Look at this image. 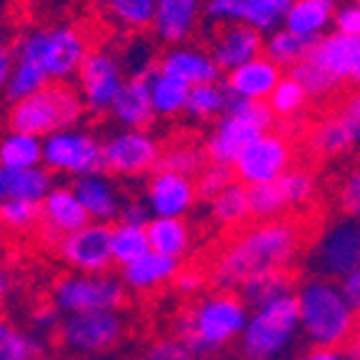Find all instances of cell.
Returning a JSON list of instances; mask_svg holds the SVG:
<instances>
[{"label": "cell", "instance_id": "cell-1", "mask_svg": "<svg viewBox=\"0 0 360 360\" xmlns=\"http://www.w3.org/2000/svg\"><path fill=\"white\" fill-rule=\"evenodd\" d=\"M303 236L290 220H260L238 233L220 250L210 268V283L218 290L236 292L248 278L263 270H288L300 255Z\"/></svg>", "mask_w": 360, "mask_h": 360}, {"label": "cell", "instance_id": "cell-2", "mask_svg": "<svg viewBox=\"0 0 360 360\" xmlns=\"http://www.w3.org/2000/svg\"><path fill=\"white\" fill-rule=\"evenodd\" d=\"M248 305L240 295L228 290H215L198 298L178 315V340L195 358H215L225 348L238 343L243 326L248 321Z\"/></svg>", "mask_w": 360, "mask_h": 360}, {"label": "cell", "instance_id": "cell-3", "mask_svg": "<svg viewBox=\"0 0 360 360\" xmlns=\"http://www.w3.org/2000/svg\"><path fill=\"white\" fill-rule=\"evenodd\" d=\"M300 338L310 348L340 350L358 333V313L345 303L335 281L305 278L295 285Z\"/></svg>", "mask_w": 360, "mask_h": 360}, {"label": "cell", "instance_id": "cell-4", "mask_svg": "<svg viewBox=\"0 0 360 360\" xmlns=\"http://www.w3.org/2000/svg\"><path fill=\"white\" fill-rule=\"evenodd\" d=\"M300 340L298 308L295 298L288 295L248 313L238 338V353L243 360H290Z\"/></svg>", "mask_w": 360, "mask_h": 360}, {"label": "cell", "instance_id": "cell-5", "mask_svg": "<svg viewBox=\"0 0 360 360\" xmlns=\"http://www.w3.org/2000/svg\"><path fill=\"white\" fill-rule=\"evenodd\" d=\"M276 123V115L270 112L268 103H250L238 101L228 96L225 112L218 118L215 128L210 130L208 141H205V160L215 165L233 168L243 150H245L255 138L268 133Z\"/></svg>", "mask_w": 360, "mask_h": 360}, {"label": "cell", "instance_id": "cell-6", "mask_svg": "<svg viewBox=\"0 0 360 360\" xmlns=\"http://www.w3.org/2000/svg\"><path fill=\"white\" fill-rule=\"evenodd\" d=\"M83 103L70 85L51 83L38 90L35 96L13 103L8 123H11V130L43 141L58 130L75 128L78 120L83 118Z\"/></svg>", "mask_w": 360, "mask_h": 360}, {"label": "cell", "instance_id": "cell-7", "mask_svg": "<svg viewBox=\"0 0 360 360\" xmlns=\"http://www.w3.org/2000/svg\"><path fill=\"white\" fill-rule=\"evenodd\" d=\"M88 45L80 30L56 25V28H38L22 35L18 43L15 58L38 65L51 83H63L73 78L83 63Z\"/></svg>", "mask_w": 360, "mask_h": 360}, {"label": "cell", "instance_id": "cell-8", "mask_svg": "<svg viewBox=\"0 0 360 360\" xmlns=\"http://www.w3.org/2000/svg\"><path fill=\"white\" fill-rule=\"evenodd\" d=\"M303 265L310 278L340 281L360 268V220L338 218L310 243Z\"/></svg>", "mask_w": 360, "mask_h": 360}, {"label": "cell", "instance_id": "cell-9", "mask_svg": "<svg viewBox=\"0 0 360 360\" xmlns=\"http://www.w3.org/2000/svg\"><path fill=\"white\" fill-rule=\"evenodd\" d=\"M125 321L118 310H96V313L63 315L56 340L60 348L78 358L103 355L120 343Z\"/></svg>", "mask_w": 360, "mask_h": 360}, {"label": "cell", "instance_id": "cell-10", "mask_svg": "<svg viewBox=\"0 0 360 360\" xmlns=\"http://www.w3.org/2000/svg\"><path fill=\"white\" fill-rule=\"evenodd\" d=\"M125 300V288L112 273H68L53 285V305L63 315L118 310Z\"/></svg>", "mask_w": 360, "mask_h": 360}, {"label": "cell", "instance_id": "cell-11", "mask_svg": "<svg viewBox=\"0 0 360 360\" xmlns=\"http://www.w3.org/2000/svg\"><path fill=\"white\" fill-rule=\"evenodd\" d=\"M48 173L83 175L103 170L101 141L88 130L68 128L43 138V163Z\"/></svg>", "mask_w": 360, "mask_h": 360}, {"label": "cell", "instance_id": "cell-12", "mask_svg": "<svg viewBox=\"0 0 360 360\" xmlns=\"http://www.w3.org/2000/svg\"><path fill=\"white\" fill-rule=\"evenodd\" d=\"M160 146L148 130H115L101 143L103 170L118 178H138L158 168Z\"/></svg>", "mask_w": 360, "mask_h": 360}, {"label": "cell", "instance_id": "cell-13", "mask_svg": "<svg viewBox=\"0 0 360 360\" xmlns=\"http://www.w3.org/2000/svg\"><path fill=\"white\" fill-rule=\"evenodd\" d=\"M315 191H318V183L310 170L290 168L281 178L270 180L265 186L248 188L250 215L260 220H278V215L313 200Z\"/></svg>", "mask_w": 360, "mask_h": 360}, {"label": "cell", "instance_id": "cell-14", "mask_svg": "<svg viewBox=\"0 0 360 360\" xmlns=\"http://www.w3.org/2000/svg\"><path fill=\"white\" fill-rule=\"evenodd\" d=\"M292 163V146L283 133L268 130L260 138H255L233 163L236 178L240 186L255 188L265 186L270 180L281 178Z\"/></svg>", "mask_w": 360, "mask_h": 360}, {"label": "cell", "instance_id": "cell-15", "mask_svg": "<svg viewBox=\"0 0 360 360\" xmlns=\"http://www.w3.org/2000/svg\"><path fill=\"white\" fill-rule=\"evenodd\" d=\"M78 98L83 110L101 115L108 112L123 85V65L108 51H88L78 68Z\"/></svg>", "mask_w": 360, "mask_h": 360}, {"label": "cell", "instance_id": "cell-16", "mask_svg": "<svg viewBox=\"0 0 360 360\" xmlns=\"http://www.w3.org/2000/svg\"><path fill=\"white\" fill-rule=\"evenodd\" d=\"M58 258L73 268V273H110V225L88 223L80 231L56 243Z\"/></svg>", "mask_w": 360, "mask_h": 360}, {"label": "cell", "instance_id": "cell-17", "mask_svg": "<svg viewBox=\"0 0 360 360\" xmlns=\"http://www.w3.org/2000/svg\"><path fill=\"white\" fill-rule=\"evenodd\" d=\"M308 60L321 68L335 88L343 83L360 88V35L326 33L310 45Z\"/></svg>", "mask_w": 360, "mask_h": 360}, {"label": "cell", "instance_id": "cell-18", "mask_svg": "<svg viewBox=\"0 0 360 360\" xmlns=\"http://www.w3.org/2000/svg\"><path fill=\"white\" fill-rule=\"evenodd\" d=\"M195 180L173 170H153L146 186V208L153 218H186L195 208Z\"/></svg>", "mask_w": 360, "mask_h": 360}, {"label": "cell", "instance_id": "cell-19", "mask_svg": "<svg viewBox=\"0 0 360 360\" xmlns=\"http://www.w3.org/2000/svg\"><path fill=\"white\" fill-rule=\"evenodd\" d=\"M90 218L80 205L78 195L73 188L68 186H53L48 195L40 200V228L51 240H60V238L70 236V233L80 231L83 225H88Z\"/></svg>", "mask_w": 360, "mask_h": 360}, {"label": "cell", "instance_id": "cell-20", "mask_svg": "<svg viewBox=\"0 0 360 360\" xmlns=\"http://www.w3.org/2000/svg\"><path fill=\"white\" fill-rule=\"evenodd\" d=\"M70 188L78 195L90 223L110 225L112 220H118V213L123 208V193H120V188L115 186V180L108 173L98 170V173L75 178V183Z\"/></svg>", "mask_w": 360, "mask_h": 360}, {"label": "cell", "instance_id": "cell-21", "mask_svg": "<svg viewBox=\"0 0 360 360\" xmlns=\"http://www.w3.org/2000/svg\"><path fill=\"white\" fill-rule=\"evenodd\" d=\"M155 70L186 83L188 88L218 83L220 78V70L210 58V53L202 51V48H193V45H175V48L165 51L158 60Z\"/></svg>", "mask_w": 360, "mask_h": 360}, {"label": "cell", "instance_id": "cell-22", "mask_svg": "<svg viewBox=\"0 0 360 360\" xmlns=\"http://www.w3.org/2000/svg\"><path fill=\"white\" fill-rule=\"evenodd\" d=\"M283 78L281 68L273 65L265 56L248 60L245 65L236 68L228 73L225 80V93L238 101H250V103H268L270 93L276 90L278 80Z\"/></svg>", "mask_w": 360, "mask_h": 360}, {"label": "cell", "instance_id": "cell-23", "mask_svg": "<svg viewBox=\"0 0 360 360\" xmlns=\"http://www.w3.org/2000/svg\"><path fill=\"white\" fill-rule=\"evenodd\" d=\"M260 56H263V35L243 22L223 25V30L215 35L213 51H210V58L218 65V70H228V73Z\"/></svg>", "mask_w": 360, "mask_h": 360}, {"label": "cell", "instance_id": "cell-24", "mask_svg": "<svg viewBox=\"0 0 360 360\" xmlns=\"http://www.w3.org/2000/svg\"><path fill=\"white\" fill-rule=\"evenodd\" d=\"M112 120L123 130H148L155 120V110L150 103V88H148V75H130L123 80L118 96L112 101L110 110Z\"/></svg>", "mask_w": 360, "mask_h": 360}, {"label": "cell", "instance_id": "cell-25", "mask_svg": "<svg viewBox=\"0 0 360 360\" xmlns=\"http://www.w3.org/2000/svg\"><path fill=\"white\" fill-rule=\"evenodd\" d=\"M202 0H155L153 28L155 35L165 43L186 45L200 18Z\"/></svg>", "mask_w": 360, "mask_h": 360}, {"label": "cell", "instance_id": "cell-26", "mask_svg": "<svg viewBox=\"0 0 360 360\" xmlns=\"http://www.w3.org/2000/svg\"><path fill=\"white\" fill-rule=\"evenodd\" d=\"M338 0H292L283 28L303 40L315 43L333 25Z\"/></svg>", "mask_w": 360, "mask_h": 360}, {"label": "cell", "instance_id": "cell-27", "mask_svg": "<svg viewBox=\"0 0 360 360\" xmlns=\"http://www.w3.org/2000/svg\"><path fill=\"white\" fill-rule=\"evenodd\" d=\"M180 263L173 258H165V255L158 253H146L143 258L133 260V263L123 265L120 268V283L123 288H130L135 292H148L155 290L160 285H168L173 283V278L178 276Z\"/></svg>", "mask_w": 360, "mask_h": 360}, {"label": "cell", "instance_id": "cell-28", "mask_svg": "<svg viewBox=\"0 0 360 360\" xmlns=\"http://www.w3.org/2000/svg\"><path fill=\"white\" fill-rule=\"evenodd\" d=\"M148 245L153 253L165 255V258L183 260L191 253L193 236L186 220L180 218H150V223L146 225Z\"/></svg>", "mask_w": 360, "mask_h": 360}, {"label": "cell", "instance_id": "cell-29", "mask_svg": "<svg viewBox=\"0 0 360 360\" xmlns=\"http://www.w3.org/2000/svg\"><path fill=\"white\" fill-rule=\"evenodd\" d=\"M53 188V178L45 168L8 170L0 165V202L3 200H28L40 202Z\"/></svg>", "mask_w": 360, "mask_h": 360}, {"label": "cell", "instance_id": "cell-30", "mask_svg": "<svg viewBox=\"0 0 360 360\" xmlns=\"http://www.w3.org/2000/svg\"><path fill=\"white\" fill-rule=\"evenodd\" d=\"M292 292H295V281L288 270H263L240 285V300L248 305V310H253L288 298Z\"/></svg>", "mask_w": 360, "mask_h": 360}, {"label": "cell", "instance_id": "cell-31", "mask_svg": "<svg viewBox=\"0 0 360 360\" xmlns=\"http://www.w3.org/2000/svg\"><path fill=\"white\" fill-rule=\"evenodd\" d=\"M43 163V141L11 130L0 138V165L8 170H30Z\"/></svg>", "mask_w": 360, "mask_h": 360}, {"label": "cell", "instance_id": "cell-32", "mask_svg": "<svg viewBox=\"0 0 360 360\" xmlns=\"http://www.w3.org/2000/svg\"><path fill=\"white\" fill-rule=\"evenodd\" d=\"M290 3L292 0H238V8H240L238 22L258 30L260 35H268L283 28Z\"/></svg>", "mask_w": 360, "mask_h": 360}, {"label": "cell", "instance_id": "cell-33", "mask_svg": "<svg viewBox=\"0 0 360 360\" xmlns=\"http://www.w3.org/2000/svg\"><path fill=\"white\" fill-rule=\"evenodd\" d=\"M148 88H150V103L153 110H155V118L158 115L175 118L186 110L188 90H191L186 83H180V80L170 78L160 70H153V73H148Z\"/></svg>", "mask_w": 360, "mask_h": 360}, {"label": "cell", "instance_id": "cell-34", "mask_svg": "<svg viewBox=\"0 0 360 360\" xmlns=\"http://www.w3.org/2000/svg\"><path fill=\"white\" fill-rule=\"evenodd\" d=\"M210 202V218L220 228H236L250 218V200H248V188L233 180L231 186L220 191Z\"/></svg>", "mask_w": 360, "mask_h": 360}, {"label": "cell", "instance_id": "cell-35", "mask_svg": "<svg viewBox=\"0 0 360 360\" xmlns=\"http://www.w3.org/2000/svg\"><path fill=\"white\" fill-rule=\"evenodd\" d=\"M45 343L25 328L0 318V360H40Z\"/></svg>", "mask_w": 360, "mask_h": 360}, {"label": "cell", "instance_id": "cell-36", "mask_svg": "<svg viewBox=\"0 0 360 360\" xmlns=\"http://www.w3.org/2000/svg\"><path fill=\"white\" fill-rule=\"evenodd\" d=\"M310 45H313L310 40L288 33L285 28L273 30V33H268V38H263L265 58L278 68H292L303 63L310 53Z\"/></svg>", "mask_w": 360, "mask_h": 360}, {"label": "cell", "instance_id": "cell-37", "mask_svg": "<svg viewBox=\"0 0 360 360\" xmlns=\"http://www.w3.org/2000/svg\"><path fill=\"white\" fill-rule=\"evenodd\" d=\"M146 253H150L146 228H141V225H125V223L112 225L110 228L112 265H120V268H123V265L143 258Z\"/></svg>", "mask_w": 360, "mask_h": 360}, {"label": "cell", "instance_id": "cell-38", "mask_svg": "<svg viewBox=\"0 0 360 360\" xmlns=\"http://www.w3.org/2000/svg\"><path fill=\"white\" fill-rule=\"evenodd\" d=\"M228 105V93L220 83H205L195 85V88L188 90V101H186V115L198 123H205V120L220 118Z\"/></svg>", "mask_w": 360, "mask_h": 360}, {"label": "cell", "instance_id": "cell-39", "mask_svg": "<svg viewBox=\"0 0 360 360\" xmlns=\"http://www.w3.org/2000/svg\"><path fill=\"white\" fill-rule=\"evenodd\" d=\"M45 85H51V80H48V75H45L38 65L15 58L13 70H11V78H8L6 90H3V93H6L13 103H18V101H22V98L35 96V93L43 90Z\"/></svg>", "mask_w": 360, "mask_h": 360}, {"label": "cell", "instance_id": "cell-40", "mask_svg": "<svg viewBox=\"0 0 360 360\" xmlns=\"http://www.w3.org/2000/svg\"><path fill=\"white\" fill-rule=\"evenodd\" d=\"M308 146H310V150L318 153V155H340V153L353 150L348 135H345L343 125H340V120H338L335 115L323 118L321 123L310 130Z\"/></svg>", "mask_w": 360, "mask_h": 360}, {"label": "cell", "instance_id": "cell-41", "mask_svg": "<svg viewBox=\"0 0 360 360\" xmlns=\"http://www.w3.org/2000/svg\"><path fill=\"white\" fill-rule=\"evenodd\" d=\"M308 93H305L303 88H300L295 80L290 78V75H285V78L278 80L276 90L270 93L268 98V108L273 115H278V118L283 120H292L298 118L300 112H303V108L308 105Z\"/></svg>", "mask_w": 360, "mask_h": 360}, {"label": "cell", "instance_id": "cell-42", "mask_svg": "<svg viewBox=\"0 0 360 360\" xmlns=\"http://www.w3.org/2000/svg\"><path fill=\"white\" fill-rule=\"evenodd\" d=\"M202 165H205V153H202V148L193 146V143H175L173 148L160 153V163H158V168L173 170V173L193 178V175L200 173Z\"/></svg>", "mask_w": 360, "mask_h": 360}, {"label": "cell", "instance_id": "cell-43", "mask_svg": "<svg viewBox=\"0 0 360 360\" xmlns=\"http://www.w3.org/2000/svg\"><path fill=\"white\" fill-rule=\"evenodd\" d=\"M108 11L123 28L141 30L153 25L155 0H108Z\"/></svg>", "mask_w": 360, "mask_h": 360}, {"label": "cell", "instance_id": "cell-44", "mask_svg": "<svg viewBox=\"0 0 360 360\" xmlns=\"http://www.w3.org/2000/svg\"><path fill=\"white\" fill-rule=\"evenodd\" d=\"M40 223V202L28 200H3L0 202V225L8 231H30Z\"/></svg>", "mask_w": 360, "mask_h": 360}, {"label": "cell", "instance_id": "cell-45", "mask_svg": "<svg viewBox=\"0 0 360 360\" xmlns=\"http://www.w3.org/2000/svg\"><path fill=\"white\" fill-rule=\"evenodd\" d=\"M290 78L308 93V98H326L335 90V83L315 63H310L308 58L290 68Z\"/></svg>", "mask_w": 360, "mask_h": 360}, {"label": "cell", "instance_id": "cell-46", "mask_svg": "<svg viewBox=\"0 0 360 360\" xmlns=\"http://www.w3.org/2000/svg\"><path fill=\"white\" fill-rule=\"evenodd\" d=\"M195 180V191H198V198H205V200H213L220 191L233 183V170L225 168V165H215V163H208L202 165V170L198 173Z\"/></svg>", "mask_w": 360, "mask_h": 360}, {"label": "cell", "instance_id": "cell-47", "mask_svg": "<svg viewBox=\"0 0 360 360\" xmlns=\"http://www.w3.org/2000/svg\"><path fill=\"white\" fill-rule=\"evenodd\" d=\"M338 205L348 218L360 220V165L350 168L338 186Z\"/></svg>", "mask_w": 360, "mask_h": 360}, {"label": "cell", "instance_id": "cell-48", "mask_svg": "<svg viewBox=\"0 0 360 360\" xmlns=\"http://www.w3.org/2000/svg\"><path fill=\"white\" fill-rule=\"evenodd\" d=\"M60 321H63V313L56 308V305H38V308L30 313V328L28 330L33 335H38L40 340L43 338H56L58 328H60Z\"/></svg>", "mask_w": 360, "mask_h": 360}, {"label": "cell", "instance_id": "cell-49", "mask_svg": "<svg viewBox=\"0 0 360 360\" xmlns=\"http://www.w3.org/2000/svg\"><path fill=\"white\" fill-rule=\"evenodd\" d=\"M335 118L340 120L345 135H348L350 146H360V88L353 96H348V101L340 105V110L335 112Z\"/></svg>", "mask_w": 360, "mask_h": 360}, {"label": "cell", "instance_id": "cell-50", "mask_svg": "<svg viewBox=\"0 0 360 360\" xmlns=\"http://www.w3.org/2000/svg\"><path fill=\"white\" fill-rule=\"evenodd\" d=\"M141 360H198V358L180 343L178 338H163V340H155L153 345H148L146 353L141 355Z\"/></svg>", "mask_w": 360, "mask_h": 360}, {"label": "cell", "instance_id": "cell-51", "mask_svg": "<svg viewBox=\"0 0 360 360\" xmlns=\"http://www.w3.org/2000/svg\"><path fill=\"white\" fill-rule=\"evenodd\" d=\"M205 15L213 22L233 25V22H238L240 8H238V0H208L205 3Z\"/></svg>", "mask_w": 360, "mask_h": 360}, {"label": "cell", "instance_id": "cell-52", "mask_svg": "<svg viewBox=\"0 0 360 360\" xmlns=\"http://www.w3.org/2000/svg\"><path fill=\"white\" fill-rule=\"evenodd\" d=\"M333 28H335L333 33H340V35H360V11L355 6L335 8Z\"/></svg>", "mask_w": 360, "mask_h": 360}, {"label": "cell", "instance_id": "cell-53", "mask_svg": "<svg viewBox=\"0 0 360 360\" xmlns=\"http://www.w3.org/2000/svg\"><path fill=\"white\" fill-rule=\"evenodd\" d=\"M205 273H200V270L195 268H186V270H178V276L173 278L175 283V290L183 292V295H198V292L202 290V285H205Z\"/></svg>", "mask_w": 360, "mask_h": 360}, {"label": "cell", "instance_id": "cell-54", "mask_svg": "<svg viewBox=\"0 0 360 360\" xmlns=\"http://www.w3.org/2000/svg\"><path fill=\"white\" fill-rule=\"evenodd\" d=\"M150 210L146 208V202L143 200H123V208L118 213V223H125V225H141L146 228L150 223Z\"/></svg>", "mask_w": 360, "mask_h": 360}, {"label": "cell", "instance_id": "cell-55", "mask_svg": "<svg viewBox=\"0 0 360 360\" xmlns=\"http://www.w3.org/2000/svg\"><path fill=\"white\" fill-rule=\"evenodd\" d=\"M335 283H338L340 295L345 298V303H348L355 313H360V268L353 270V273H348V276H343Z\"/></svg>", "mask_w": 360, "mask_h": 360}, {"label": "cell", "instance_id": "cell-56", "mask_svg": "<svg viewBox=\"0 0 360 360\" xmlns=\"http://www.w3.org/2000/svg\"><path fill=\"white\" fill-rule=\"evenodd\" d=\"M13 63H15V53L8 48V45L0 43V93L6 90V83L11 78V70H13Z\"/></svg>", "mask_w": 360, "mask_h": 360}, {"label": "cell", "instance_id": "cell-57", "mask_svg": "<svg viewBox=\"0 0 360 360\" xmlns=\"http://www.w3.org/2000/svg\"><path fill=\"white\" fill-rule=\"evenodd\" d=\"M292 360H343V350L330 348H308L305 353L295 355Z\"/></svg>", "mask_w": 360, "mask_h": 360}, {"label": "cell", "instance_id": "cell-58", "mask_svg": "<svg viewBox=\"0 0 360 360\" xmlns=\"http://www.w3.org/2000/svg\"><path fill=\"white\" fill-rule=\"evenodd\" d=\"M343 360H360V333H355L348 343H345Z\"/></svg>", "mask_w": 360, "mask_h": 360}, {"label": "cell", "instance_id": "cell-59", "mask_svg": "<svg viewBox=\"0 0 360 360\" xmlns=\"http://www.w3.org/2000/svg\"><path fill=\"white\" fill-rule=\"evenodd\" d=\"M11 288H13V278H11V273H8L3 265H0V303L8 298V292H11Z\"/></svg>", "mask_w": 360, "mask_h": 360}, {"label": "cell", "instance_id": "cell-60", "mask_svg": "<svg viewBox=\"0 0 360 360\" xmlns=\"http://www.w3.org/2000/svg\"><path fill=\"white\" fill-rule=\"evenodd\" d=\"M353 6H355V8H358V11H360V0H355V3H353Z\"/></svg>", "mask_w": 360, "mask_h": 360}, {"label": "cell", "instance_id": "cell-61", "mask_svg": "<svg viewBox=\"0 0 360 360\" xmlns=\"http://www.w3.org/2000/svg\"><path fill=\"white\" fill-rule=\"evenodd\" d=\"M210 360H215V358H210Z\"/></svg>", "mask_w": 360, "mask_h": 360}, {"label": "cell", "instance_id": "cell-62", "mask_svg": "<svg viewBox=\"0 0 360 360\" xmlns=\"http://www.w3.org/2000/svg\"><path fill=\"white\" fill-rule=\"evenodd\" d=\"M40 360H43V358H40Z\"/></svg>", "mask_w": 360, "mask_h": 360}]
</instances>
